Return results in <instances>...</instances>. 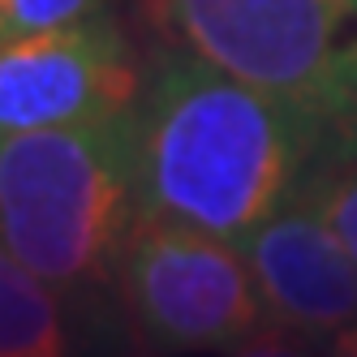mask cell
Wrapping results in <instances>:
<instances>
[{
    "label": "cell",
    "instance_id": "1",
    "mask_svg": "<svg viewBox=\"0 0 357 357\" xmlns=\"http://www.w3.org/2000/svg\"><path fill=\"white\" fill-rule=\"evenodd\" d=\"M138 220L241 241L331 155L319 121L190 47L146 65L130 112Z\"/></svg>",
    "mask_w": 357,
    "mask_h": 357
},
{
    "label": "cell",
    "instance_id": "2",
    "mask_svg": "<svg viewBox=\"0 0 357 357\" xmlns=\"http://www.w3.org/2000/svg\"><path fill=\"white\" fill-rule=\"evenodd\" d=\"M134 224L130 112L0 138V245L69 301L116 289Z\"/></svg>",
    "mask_w": 357,
    "mask_h": 357
},
{
    "label": "cell",
    "instance_id": "3",
    "mask_svg": "<svg viewBox=\"0 0 357 357\" xmlns=\"http://www.w3.org/2000/svg\"><path fill=\"white\" fill-rule=\"evenodd\" d=\"M176 47L319 121L357 151V0H142Z\"/></svg>",
    "mask_w": 357,
    "mask_h": 357
},
{
    "label": "cell",
    "instance_id": "4",
    "mask_svg": "<svg viewBox=\"0 0 357 357\" xmlns=\"http://www.w3.org/2000/svg\"><path fill=\"white\" fill-rule=\"evenodd\" d=\"M116 293L138 336L172 357L228 353L271 323L245 250L185 224L138 220L116 263Z\"/></svg>",
    "mask_w": 357,
    "mask_h": 357
},
{
    "label": "cell",
    "instance_id": "5",
    "mask_svg": "<svg viewBox=\"0 0 357 357\" xmlns=\"http://www.w3.org/2000/svg\"><path fill=\"white\" fill-rule=\"evenodd\" d=\"M146 69L121 17L95 13L73 26L0 43V138L134 112Z\"/></svg>",
    "mask_w": 357,
    "mask_h": 357
},
{
    "label": "cell",
    "instance_id": "6",
    "mask_svg": "<svg viewBox=\"0 0 357 357\" xmlns=\"http://www.w3.org/2000/svg\"><path fill=\"white\" fill-rule=\"evenodd\" d=\"M237 245L250 259L271 323H284L319 344L357 323V254L305 190Z\"/></svg>",
    "mask_w": 357,
    "mask_h": 357
},
{
    "label": "cell",
    "instance_id": "7",
    "mask_svg": "<svg viewBox=\"0 0 357 357\" xmlns=\"http://www.w3.org/2000/svg\"><path fill=\"white\" fill-rule=\"evenodd\" d=\"M0 357H78L69 297L0 245Z\"/></svg>",
    "mask_w": 357,
    "mask_h": 357
},
{
    "label": "cell",
    "instance_id": "8",
    "mask_svg": "<svg viewBox=\"0 0 357 357\" xmlns=\"http://www.w3.org/2000/svg\"><path fill=\"white\" fill-rule=\"evenodd\" d=\"M305 194L340 233V241L357 254V151H331L305 181Z\"/></svg>",
    "mask_w": 357,
    "mask_h": 357
},
{
    "label": "cell",
    "instance_id": "9",
    "mask_svg": "<svg viewBox=\"0 0 357 357\" xmlns=\"http://www.w3.org/2000/svg\"><path fill=\"white\" fill-rule=\"evenodd\" d=\"M112 0H0V43L108 13Z\"/></svg>",
    "mask_w": 357,
    "mask_h": 357
},
{
    "label": "cell",
    "instance_id": "10",
    "mask_svg": "<svg viewBox=\"0 0 357 357\" xmlns=\"http://www.w3.org/2000/svg\"><path fill=\"white\" fill-rule=\"evenodd\" d=\"M224 357H323V344L284 327V323H263L250 340L228 349Z\"/></svg>",
    "mask_w": 357,
    "mask_h": 357
},
{
    "label": "cell",
    "instance_id": "11",
    "mask_svg": "<svg viewBox=\"0 0 357 357\" xmlns=\"http://www.w3.org/2000/svg\"><path fill=\"white\" fill-rule=\"evenodd\" d=\"M323 357H357V323L336 331V336L323 344Z\"/></svg>",
    "mask_w": 357,
    "mask_h": 357
}]
</instances>
